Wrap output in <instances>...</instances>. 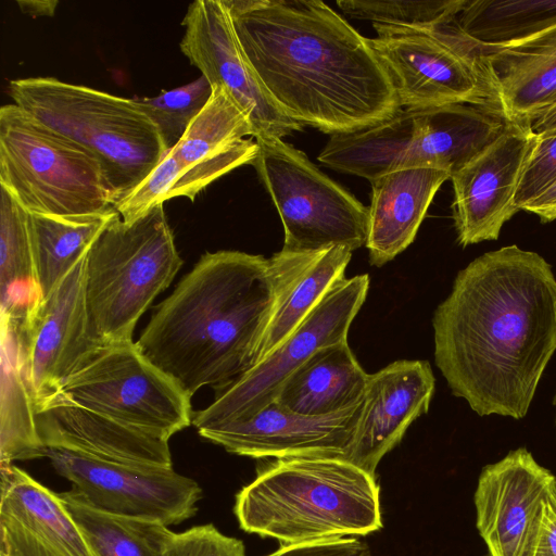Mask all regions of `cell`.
<instances>
[{"label": "cell", "instance_id": "2", "mask_svg": "<svg viewBox=\"0 0 556 556\" xmlns=\"http://www.w3.org/2000/svg\"><path fill=\"white\" fill-rule=\"evenodd\" d=\"M224 3L258 81L294 122L332 136L374 126L402 109L369 38L325 2Z\"/></svg>", "mask_w": 556, "mask_h": 556}, {"label": "cell", "instance_id": "21", "mask_svg": "<svg viewBox=\"0 0 556 556\" xmlns=\"http://www.w3.org/2000/svg\"><path fill=\"white\" fill-rule=\"evenodd\" d=\"M1 556H96L59 494L1 463Z\"/></svg>", "mask_w": 556, "mask_h": 556}, {"label": "cell", "instance_id": "23", "mask_svg": "<svg viewBox=\"0 0 556 556\" xmlns=\"http://www.w3.org/2000/svg\"><path fill=\"white\" fill-rule=\"evenodd\" d=\"M480 47L481 62L507 122L532 124L556 102V23L518 42Z\"/></svg>", "mask_w": 556, "mask_h": 556}, {"label": "cell", "instance_id": "39", "mask_svg": "<svg viewBox=\"0 0 556 556\" xmlns=\"http://www.w3.org/2000/svg\"><path fill=\"white\" fill-rule=\"evenodd\" d=\"M17 4L21 11L25 14L31 15L34 17L37 16H48L51 17L54 15L56 5L59 4L58 0H18Z\"/></svg>", "mask_w": 556, "mask_h": 556}, {"label": "cell", "instance_id": "11", "mask_svg": "<svg viewBox=\"0 0 556 556\" xmlns=\"http://www.w3.org/2000/svg\"><path fill=\"white\" fill-rule=\"evenodd\" d=\"M58 396L166 441L194 414L191 399L134 341L93 349Z\"/></svg>", "mask_w": 556, "mask_h": 556}, {"label": "cell", "instance_id": "33", "mask_svg": "<svg viewBox=\"0 0 556 556\" xmlns=\"http://www.w3.org/2000/svg\"><path fill=\"white\" fill-rule=\"evenodd\" d=\"M465 0H339L348 15L372 24L424 28L457 16Z\"/></svg>", "mask_w": 556, "mask_h": 556}, {"label": "cell", "instance_id": "17", "mask_svg": "<svg viewBox=\"0 0 556 556\" xmlns=\"http://www.w3.org/2000/svg\"><path fill=\"white\" fill-rule=\"evenodd\" d=\"M536 139L532 124L507 122L496 139L451 175L453 219L462 247L496 240L518 212L517 189Z\"/></svg>", "mask_w": 556, "mask_h": 556}, {"label": "cell", "instance_id": "42", "mask_svg": "<svg viewBox=\"0 0 556 556\" xmlns=\"http://www.w3.org/2000/svg\"><path fill=\"white\" fill-rule=\"evenodd\" d=\"M536 556H539V555H536Z\"/></svg>", "mask_w": 556, "mask_h": 556}, {"label": "cell", "instance_id": "25", "mask_svg": "<svg viewBox=\"0 0 556 556\" xmlns=\"http://www.w3.org/2000/svg\"><path fill=\"white\" fill-rule=\"evenodd\" d=\"M270 258L279 277V295L256 353L255 364L282 345L328 290L344 277L352 251L345 247L316 252L280 250Z\"/></svg>", "mask_w": 556, "mask_h": 556}, {"label": "cell", "instance_id": "8", "mask_svg": "<svg viewBox=\"0 0 556 556\" xmlns=\"http://www.w3.org/2000/svg\"><path fill=\"white\" fill-rule=\"evenodd\" d=\"M0 185L35 214L91 215L115 206L96 157L14 103L0 108Z\"/></svg>", "mask_w": 556, "mask_h": 556}, {"label": "cell", "instance_id": "3", "mask_svg": "<svg viewBox=\"0 0 556 556\" xmlns=\"http://www.w3.org/2000/svg\"><path fill=\"white\" fill-rule=\"evenodd\" d=\"M278 295L271 258L206 252L156 306L136 345L191 399L254 366Z\"/></svg>", "mask_w": 556, "mask_h": 556}, {"label": "cell", "instance_id": "10", "mask_svg": "<svg viewBox=\"0 0 556 556\" xmlns=\"http://www.w3.org/2000/svg\"><path fill=\"white\" fill-rule=\"evenodd\" d=\"M251 164L268 191L283 226L281 250L316 252L366 245L368 207L280 138L255 139Z\"/></svg>", "mask_w": 556, "mask_h": 556}, {"label": "cell", "instance_id": "18", "mask_svg": "<svg viewBox=\"0 0 556 556\" xmlns=\"http://www.w3.org/2000/svg\"><path fill=\"white\" fill-rule=\"evenodd\" d=\"M84 256L26 319H15L25 372L37 412L61 391L83 358L97 348L87 329Z\"/></svg>", "mask_w": 556, "mask_h": 556}, {"label": "cell", "instance_id": "26", "mask_svg": "<svg viewBox=\"0 0 556 556\" xmlns=\"http://www.w3.org/2000/svg\"><path fill=\"white\" fill-rule=\"evenodd\" d=\"M367 380L348 341H341L320 348L301 364L283 381L276 401L300 415H331L359 404Z\"/></svg>", "mask_w": 556, "mask_h": 556}, {"label": "cell", "instance_id": "5", "mask_svg": "<svg viewBox=\"0 0 556 556\" xmlns=\"http://www.w3.org/2000/svg\"><path fill=\"white\" fill-rule=\"evenodd\" d=\"M8 92L14 104L96 157L115 204L130 194L168 151L157 127L132 98L54 77L12 79Z\"/></svg>", "mask_w": 556, "mask_h": 556}, {"label": "cell", "instance_id": "40", "mask_svg": "<svg viewBox=\"0 0 556 556\" xmlns=\"http://www.w3.org/2000/svg\"><path fill=\"white\" fill-rule=\"evenodd\" d=\"M556 128V102L542 112L532 123V129L541 132Z\"/></svg>", "mask_w": 556, "mask_h": 556}, {"label": "cell", "instance_id": "1", "mask_svg": "<svg viewBox=\"0 0 556 556\" xmlns=\"http://www.w3.org/2000/svg\"><path fill=\"white\" fill-rule=\"evenodd\" d=\"M434 362L479 416L523 418L556 352V278L516 244L460 269L432 317Z\"/></svg>", "mask_w": 556, "mask_h": 556}, {"label": "cell", "instance_id": "28", "mask_svg": "<svg viewBox=\"0 0 556 556\" xmlns=\"http://www.w3.org/2000/svg\"><path fill=\"white\" fill-rule=\"evenodd\" d=\"M28 220L29 212L0 185L1 317L26 319L42 300Z\"/></svg>", "mask_w": 556, "mask_h": 556}, {"label": "cell", "instance_id": "38", "mask_svg": "<svg viewBox=\"0 0 556 556\" xmlns=\"http://www.w3.org/2000/svg\"><path fill=\"white\" fill-rule=\"evenodd\" d=\"M522 211L536 215L542 223L556 220V182Z\"/></svg>", "mask_w": 556, "mask_h": 556}, {"label": "cell", "instance_id": "20", "mask_svg": "<svg viewBox=\"0 0 556 556\" xmlns=\"http://www.w3.org/2000/svg\"><path fill=\"white\" fill-rule=\"evenodd\" d=\"M434 386L427 361H396L368 375L361 416L343 458L375 476L382 457L428 412Z\"/></svg>", "mask_w": 556, "mask_h": 556}, {"label": "cell", "instance_id": "37", "mask_svg": "<svg viewBox=\"0 0 556 556\" xmlns=\"http://www.w3.org/2000/svg\"><path fill=\"white\" fill-rule=\"evenodd\" d=\"M536 555L556 556V486L545 502Z\"/></svg>", "mask_w": 556, "mask_h": 556}, {"label": "cell", "instance_id": "34", "mask_svg": "<svg viewBox=\"0 0 556 556\" xmlns=\"http://www.w3.org/2000/svg\"><path fill=\"white\" fill-rule=\"evenodd\" d=\"M536 143L522 172L515 198L517 211L556 182V128L536 132Z\"/></svg>", "mask_w": 556, "mask_h": 556}, {"label": "cell", "instance_id": "15", "mask_svg": "<svg viewBox=\"0 0 556 556\" xmlns=\"http://www.w3.org/2000/svg\"><path fill=\"white\" fill-rule=\"evenodd\" d=\"M181 24V52L212 86L224 88L247 114L254 139H282L304 128L278 108L258 81L240 47L224 0L192 2Z\"/></svg>", "mask_w": 556, "mask_h": 556}, {"label": "cell", "instance_id": "7", "mask_svg": "<svg viewBox=\"0 0 556 556\" xmlns=\"http://www.w3.org/2000/svg\"><path fill=\"white\" fill-rule=\"evenodd\" d=\"M506 124L501 112L466 103L401 109L374 126L332 135L318 161L369 181L414 167L452 175L496 139Z\"/></svg>", "mask_w": 556, "mask_h": 556}, {"label": "cell", "instance_id": "30", "mask_svg": "<svg viewBox=\"0 0 556 556\" xmlns=\"http://www.w3.org/2000/svg\"><path fill=\"white\" fill-rule=\"evenodd\" d=\"M59 496L96 556H162L173 533L157 521L100 510L72 489Z\"/></svg>", "mask_w": 556, "mask_h": 556}, {"label": "cell", "instance_id": "9", "mask_svg": "<svg viewBox=\"0 0 556 556\" xmlns=\"http://www.w3.org/2000/svg\"><path fill=\"white\" fill-rule=\"evenodd\" d=\"M455 18L424 28L372 24L377 37L369 43L402 109L466 103L501 112L481 62V47Z\"/></svg>", "mask_w": 556, "mask_h": 556}, {"label": "cell", "instance_id": "13", "mask_svg": "<svg viewBox=\"0 0 556 556\" xmlns=\"http://www.w3.org/2000/svg\"><path fill=\"white\" fill-rule=\"evenodd\" d=\"M369 276L341 278L299 328L274 353L217 388L215 400L193 414L197 430L248 418L276 400L283 381L323 346L348 341V332L364 304Z\"/></svg>", "mask_w": 556, "mask_h": 556}, {"label": "cell", "instance_id": "6", "mask_svg": "<svg viewBox=\"0 0 556 556\" xmlns=\"http://www.w3.org/2000/svg\"><path fill=\"white\" fill-rule=\"evenodd\" d=\"M182 265L163 204L127 223L116 213L85 265L88 336L97 346L132 342L137 321Z\"/></svg>", "mask_w": 556, "mask_h": 556}, {"label": "cell", "instance_id": "35", "mask_svg": "<svg viewBox=\"0 0 556 556\" xmlns=\"http://www.w3.org/2000/svg\"><path fill=\"white\" fill-rule=\"evenodd\" d=\"M162 556H245V548L242 541L207 523L173 532Z\"/></svg>", "mask_w": 556, "mask_h": 556}, {"label": "cell", "instance_id": "31", "mask_svg": "<svg viewBox=\"0 0 556 556\" xmlns=\"http://www.w3.org/2000/svg\"><path fill=\"white\" fill-rule=\"evenodd\" d=\"M460 30L485 47L527 39L556 23V0H465Z\"/></svg>", "mask_w": 556, "mask_h": 556}, {"label": "cell", "instance_id": "19", "mask_svg": "<svg viewBox=\"0 0 556 556\" xmlns=\"http://www.w3.org/2000/svg\"><path fill=\"white\" fill-rule=\"evenodd\" d=\"M361 412L362 402L336 414L306 416L286 409L275 400L248 418L198 432L229 453L254 458L314 455L343 458Z\"/></svg>", "mask_w": 556, "mask_h": 556}, {"label": "cell", "instance_id": "36", "mask_svg": "<svg viewBox=\"0 0 556 556\" xmlns=\"http://www.w3.org/2000/svg\"><path fill=\"white\" fill-rule=\"evenodd\" d=\"M266 556H371L366 543L354 536L281 545Z\"/></svg>", "mask_w": 556, "mask_h": 556}, {"label": "cell", "instance_id": "12", "mask_svg": "<svg viewBox=\"0 0 556 556\" xmlns=\"http://www.w3.org/2000/svg\"><path fill=\"white\" fill-rule=\"evenodd\" d=\"M253 135L247 114L224 88L213 86L208 102L182 138L130 194L115 204V210L123 220L131 223L173 198L193 201L217 178L251 164L258 146L244 138Z\"/></svg>", "mask_w": 556, "mask_h": 556}, {"label": "cell", "instance_id": "29", "mask_svg": "<svg viewBox=\"0 0 556 556\" xmlns=\"http://www.w3.org/2000/svg\"><path fill=\"white\" fill-rule=\"evenodd\" d=\"M117 213L55 216L29 213V233L42 299L88 253Z\"/></svg>", "mask_w": 556, "mask_h": 556}, {"label": "cell", "instance_id": "4", "mask_svg": "<svg viewBox=\"0 0 556 556\" xmlns=\"http://www.w3.org/2000/svg\"><path fill=\"white\" fill-rule=\"evenodd\" d=\"M242 530L281 545L365 536L382 528L375 476L325 455L279 458L236 495Z\"/></svg>", "mask_w": 556, "mask_h": 556}, {"label": "cell", "instance_id": "32", "mask_svg": "<svg viewBox=\"0 0 556 556\" xmlns=\"http://www.w3.org/2000/svg\"><path fill=\"white\" fill-rule=\"evenodd\" d=\"M212 92L213 86L201 75L192 83L163 91L155 97H136L132 100L154 123L167 150H170L204 109Z\"/></svg>", "mask_w": 556, "mask_h": 556}, {"label": "cell", "instance_id": "14", "mask_svg": "<svg viewBox=\"0 0 556 556\" xmlns=\"http://www.w3.org/2000/svg\"><path fill=\"white\" fill-rule=\"evenodd\" d=\"M55 471L91 506L119 516L179 523L197 511L202 490L173 467L110 462L64 448L48 447Z\"/></svg>", "mask_w": 556, "mask_h": 556}, {"label": "cell", "instance_id": "41", "mask_svg": "<svg viewBox=\"0 0 556 556\" xmlns=\"http://www.w3.org/2000/svg\"><path fill=\"white\" fill-rule=\"evenodd\" d=\"M553 405L556 407V392H555L554 397H553ZM555 424H556V419H555Z\"/></svg>", "mask_w": 556, "mask_h": 556}, {"label": "cell", "instance_id": "24", "mask_svg": "<svg viewBox=\"0 0 556 556\" xmlns=\"http://www.w3.org/2000/svg\"><path fill=\"white\" fill-rule=\"evenodd\" d=\"M451 173L434 167L394 170L371 181L366 248L371 265L382 266L414 240L426 213Z\"/></svg>", "mask_w": 556, "mask_h": 556}, {"label": "cell", "instance_id": "27", "mask_svg": "<svg viewBox=\"0 0 556 556\" xmlns=\"http://www.w3.org/2000/svg\"><path fill=\"white\" fill-rule=\"evenodd\" d=\"M0 460L46 457L37 409L25 372L16 320L1 317Z\"/></svg>", "mask_w": 556, "mask_h": 556}, {"label": "cell", "instance_id": "16", "mask_svg": "<svg viewBox=\"0 0 556 556\" xmlns=\"http://www.w3.org/2000/svg\"><path fill=\"white\" fill-rule=\"evenodd\" d=\"M556 477L526 447L486 465L473 501L476 526L490 556H535L545 502Z\"/></svg>", "mask_w": 556, "mask_h": 556}, {"label": "cell", "instance_id": "22", "mask_svg": "<svg viewBox=\"0 0 556 556\" xmlns=\"http://www.w3.org/2000/svg\"><path fill=\"white\" fill-rule=\"evenodd\" d=\"M37 426L46 448L131 465L173 467L168 441L59 396L37 412Z\"/></svg>", "mask_w": 556, "mask_h": 556}]
</instances>
